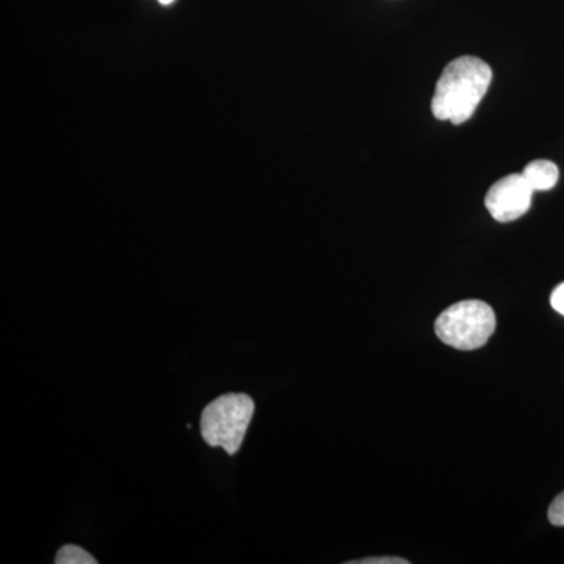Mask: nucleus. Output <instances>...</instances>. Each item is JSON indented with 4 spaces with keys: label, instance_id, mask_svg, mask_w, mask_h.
Here are the masks:
<instances>
[{
    "label": "nucleus",
    "instance_id": "nucleus-1",
    "mask_svg": "<svg viewBox=\"0 0 564 564\" xmlns=\"http://www.w3.org/2000/svg\"><path fill=\"white\" fill-rule=\"evenodd\" d=\"M491 80L492 70L481 58L464 55L448 63L434 90V117L454 124H463L470 120L478 104L488 93Z\"/></svg>",
    "mask_w": 564,
    "mask_h": 564
},
{
    "label": "nucleus",
    "instance_id": "nucleus-2",
    "mask_svg": "<svg viewBox=\"0 0 564 564\" xmlns=\"http://www.w3.org/2000/svg\"><path fill=\"white\" fill-rule=\"evenodd\" d=\"M256 404L247 393H225L204 408L202 434L210 447L225 448L236 455L254 414Z\"/></svg>",
    "mask_w": 564,
    "mask_h": 564
},
{
    "label": "nucleus",
    "instance_id": "nucleus-3",
    "mask_svg": "<svg viewBox=\"0 0 564 564\" xmlns=\"http://www.w3.org/2000/svg\"><path fill=\"white\" fill-rule=\"evenodd\" d=\"M492 307L478 300H467L447 307L434 325L437 337L456 350H477L496 332Z\"/></svg>",
    "mask_w": 564,
    "mask_h": 564
},
{
    "label": "nucleus",
    "instance_id": "nucleus-4",
    "mask_svg": "<svg viewBox=\"0 0 564 564\" xmlns=\"http://www.w3.org/2000/svg\"><path fill=\"white\" fill-rule=\"evenodd\" d=\"M533 188L530 187L524 174H510L489 188L486 195V209L494 220L510 223L518 220L532 206Z\"/></svg>",
    "mask_w": 564,
    "mask_h": 564
},
{
    "label": "nucleus",
    "instance_id": "nucleus-5",
    "mask_svg": "<svg viewBox=\"0 0 564 564\" xmlns=\"http://www.w3.org/2000/svg\"><path fill=\"white\" fill-rule=\"evenodd\" d=\"M524 177L534 192L551 191L558 182V166L551 161H534L525 166Z\"/></svg>",
    "mask_w": 564,
    "mask_h": 564
},
{
    "label": "nucleus",
    "instance_id": "nucleus-6",
    "mask_svg": "<svg viewBox=\"0 0 564 564\" xmlns=\"http://www.w3.org/2000/svg\"><path fill=\"white\" fill-rule=\"evenodd\" d=\"M55 563L57 564H96L95 556L88 554L85 549L79 547L76 544L63 545L61 551L55 556Z\"/></svg>",
    "mask_w": 564,
    "mask_h": 564
},
{
    "label": "nucleus",
    "instance_id": "nucleus-7",
    "mask_svg": "<svg viewBox=\"0 0 564 564\" xmlns=\"http://www.w3.org/2000/svg\"><path fill=\"white\" fill-rule=\"evenodd\" d=\"M549 521L556 527H564V492L556 496L549 508Z\"/></svg>",
    "mask_w": 564,
    "mask_h": 564
},
{
    "label": "nucleus",
    "instance_id": "nucleus-8",
    "mask_svg": "<svg viewBox=\"0 0 564 564\" xmlns=\"http://www.w3.org/2000/svg\"><path fill=\"white\" fill-rule=\"evenodd\" d=\"M351 564H408V560L399 558V556H378V558H366L361 562H350Z\"/></svg>",
    "mask_w": 564,
    "mask_h": 564
},
{
    "label": "nucleus",
    "instance_id": "nucleus-9",
    "mask_svg": "<svg viewBox=\"0 0 564 564\" xmlns=\"http://www.w3.org/2000/svg\"><path fill=\"white\" fill-rule=\"evenodd\" d=\"M551 304L556 313L564 315V282L552 292Z\"/></svg>",
    "mask_w": 564,
    "mask_h": 564
},
{
    "label": "nucleus",
    "instance_id": "nucleus-10",
    "mask_svg": "<svg viewBox=\"0 0 564 564\" xmlns=\"http://www.w3.org/2000/svg\"><path fill=\"white\" fill-rule=\"evenodd\" d=\"M159 2L162 3V6H172V3L174 2V0H159Z\"/></svg>",
    "mask_w": 564,
    "mask_h": 564
}]
</instances>
